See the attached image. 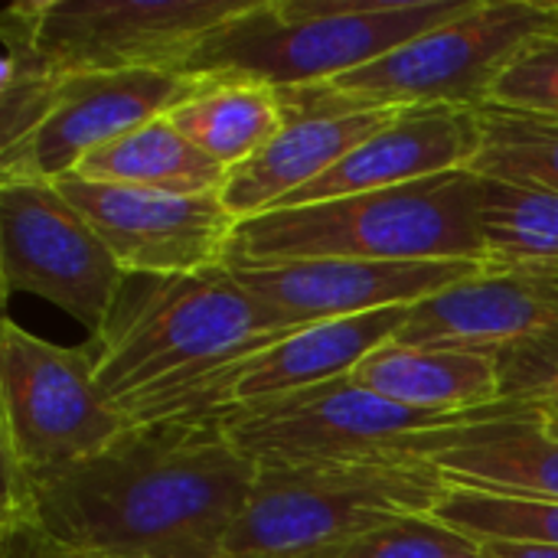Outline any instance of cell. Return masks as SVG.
I'll return each mask as SVG.
<instances>
[{
    "label": "cell",
    "instance_id": "cell-19",
    "mask_svg": "<svg viewBox=\"0 0 558 558\" xmlns=\"http://www.w3.org/2000/svg\"><path fill=\"white\" fill-rule=\"evenodd\" d=\"M363 389L422 412L464 415L504 405V379L494 350L386 343L353 373Z\"/></svg>",
    "mask_w": 558,
    "mask_h": 558
},
{
    "label": "cell",
    "instance_id": "cell-2",
    "mask_svg": "<svg viewBox=\"0 0 558 558\" xmlns=\"http://www.w3.org/2000/svg\"><path fill=\"white\" fill-rule=\"evenodd\" d=\"M294 330L219 265L124 275L88 347L98 389L128 425L216 422L229 369Z\"/></svg>",
    "mask_w": 558,
    "mask_h": 558
},
{
    "label": "cell",
    "instance_id": "cell-32",
    "mask_svg": "<svg viewBox=\"0 0 558 558\" xmlns=\"http://www.w3.org/2000/svg\"><path fill=\"white\" fill-rule=\"evenodd\" d=\"M98 558H147V556H98Z\"/></svg>",
    "mask_w": 558,
    "mask_h": 558
},
{
    "label": "cell",
    "instance_id": "cell-11",
    "mask_svg": "<svg viewBox=\"0 0 558 558\" xmlns=\"http://www.w3.org/2000/svg\"><path fill=\"white\" fill-rule=\"evenodd\" d=\"M62 196L92 222L124 275H196L219 268L239 219L222 193L167 196L134 186L56 180Z\"/></svg>",
    "mask_w": 558,
    "mask_h": 558
},
{
    "label": "cell",
    "instance_id": "cell-18",
    "mask_svg": "<svg viewBox=\"0 0 558 558\" xmlns=\"http://www.w3.org/2000/svg\"><path fill=\"white\" fill-rule=\"evenodd\" d=\"M543 330H549V317L526 278L520 271L487 268L464 284L415 304L396 343L500 350Z\"/></svg>",
    "mask_w": 558,
    "mask_h": 558
},
{
    "label": "cell",
    "instance_id": "cell-14",
    "mask_svg": "<svg viewBox=\"0 0 558 558\" xmlns=\"http://www.w3.org/2000/svg\"><path fill=\"white\" fill-rule=\"evenodd\" d=\"M232 278L291 327L415 307L487 271L481 262H356L311 258L284 265H226Z\"/></svg>",
    "mask_w": 558,
    "mask_h": 558
},
{
    "label": "cell",
    "instance_id": "cell-17",
    "mask_svg": "<svg viewBox=\"0 0 558 558\" xmlns=\"http://www.w3.org/2000/svg\"><path fill=\"white\" fill-rule=\"evenodd\" d=\"M409 317L412 307H389L294 330L291 337L258 350L255 356L229 369L226 412L235 405L301 392L350 376L369 353L392 343Z\"/></svg>",
    "mask_w": 558,
    "mask_h": 558
},
{
    "label": "cell",
    "instance_id": "cell-21",
    "mask_svg": "<svg viewBox=\"0 0 558 558\" xmlns=\"http://www.w3.org/2000/svg\"><path fill=\"white\" fill-rule=\"evenodd\" d=\"M167 118L226 170L252 160L284 124L275 88L235 78H199V88Z\"/></svg>",
    "mask_w": 558,
    "mask_h": 558
},
{
    "label": "cell",
    "instance_id": "cell-13",
    "mask_svg": "<svg viewBox=\"0 0 558 558\" xmlns=\"http://www.w3.org/2000/svg\"><path fill=\"white\" fill-rule=\"evenodd\" d=\"M284 124L252 160L229 170L222 183L226 209L245 222L278 209L288 196L330 173L347 154L389 128L402 108H383L317 85L275 88Z\"/></svg>",
    "mask_w": 558,
    "mask_h": 558
},
{
    "label": "cell",
    "instance_id": "cell-31",
    "mask_svg": "<svg viewBox=\"0 0 558 558\" xmlns=\"http://www.w3.org/2000/svg\"><path fill=\"white\" fill-rule=\"evenodd\" d=\"M549 428H553V432L558 435V409H553V412H549Z\"/></svg>",
    "mask_w": 558,
    "mask_h": 558
},
{
    "label": "cell",
    "instance_id": "cell-5",
    "mask_svg": "<svg viewBox=\"0 0 558 558\" xmlns=\"http://www.w3.org/2000/svg\"><path fill=\"white\" fill-rule=\"evenodd\" d=\"M445 494L422 461L258 464L219 558H343L402 517H432Z\"/></svg>",
    "mask_w": 558,
    "mask_h": 558
},
{
    "label": "cell",
    "instance_id": "cell-24",
    "mask_svg": "<svg viewBox=\"0 0 558 558\" xmlns=\"http://www.w3.org/2000/svg\"><path fill=\"white\" fill-rule=\"evenodd\" d=\"M477 111L481 147L468 170L487 180L543 186L558 193V118L490 105Z\"/></svg>",
    "mask_w": 558,
    "mask_h": 558
},
{
    "label": "cell",
    "instance_id": "cell-25",
    "mask_svg": "<svg viewBox=\"0 0 558 558\" xmlns=\"http://www.w3.org/2000/svg\"><path fill=\"white\" fill-rule=\"evenodd\" d=\"M432 517L481 546L510 543L558 549V504L553 500H517L448 487Z\"/></svg>",
    "mask_w": 558,
    "mask_h": 558
},
{
    "label": "cell",
    "instance_id": "cell-30",
    "mask_svg": "<svg viewBox=\"0 0 558 558\" xmlns=\"http://www.w3.org/2000/svg\"><path fill=\"white\" fill-rule=\"evenodd\" d=\"M484 558H558V549L546 546H510V543H487Z\"/></svg>",
    "mask_w": 558,
    "mask_h": 558
},
{
    "label": "cell",
    "instance_id": "cell-8",
    "mask_svg": "<svg viewBox=\"0 0 558 558\" xmlns=\"http://www.w3.org/2000/svg\"><path fill=\"white\" fill-rule=\"evenodd\" d=\"M553 26H558V3L477 0L464 16L327 85L383 108H484L513 52Z\"/></svg>",
    "mask_w": 558,
    "mask_h": 558
},
{
    "label": "cell",
    "instance_id": "cell-4",
    "mask_svg": "<svg viewBox=\"0 0 558 558\" xmlns=\"http://www.w3.org/2000/svg\"><path fill=\"white\" fill-rule=\"evenodd\" d=\"M474 3L477 0H248L199 39L183 75L258 82L268 88L333 82L464 16Z\"/></svg>",
    "mask_w": 558,
    "mask_h": 558
},
{
    "label": "cell",
    "instance_id": "cell-9",
    "mask_svg": "<svg viewBox=\"0 0 558 558\" xmlns=\"http://www.w3.org/2000/svg\"><path fill=\"white\" fill-rule=\"evenodd\" d=\"M0 275L7 294L43 298L92 337L124 278L92 222L46 180L0 183Z\"/></svg>",
    "mask_w": 558,
    "mask_h": 558
},
{
    "label": "cell",
    "instance_id": "cell-28",
    "mask_svg": "<svg viewBox=\"0 0 558 558\" xmlns=\"http://www.w3.org/2000/svg\"><path fill=\"white\" fill-rule=\"evenodd\" d=\"M497 353L504 399L558 409V327L507 343Z\"/></svg>",
    "mask_w": 558,
    "mask_h": 558
},
{
    "label": "cell",
    "instance_id": "cell-26",
    "mask_svg": "<svg viewBox=\"0 0 558 558\" xmlns=\"http://www.w3.org/2000/svg\"><path fill=\"white\" fill-rule=\"evenodd\" d=\"M487 105L558 118V26L536 33L513 52L500 69Z\"/></svg>",
    "mask_w": 558,
    "mask_h": 558
},
{
    "label": "cell",
    "instance_id": "cell-16",
    "mask_svg": "<svg viewBox=\"0 0 558 558\" xmlns=\"http://www.w3.org/2000/svg\"><path fill=\"white\" fill-rule=\"evenodd\" d=\"M428 464L448 487L558 504V435L543 405L441 432Z\"/></svg>",
    "mask_w": 558,
    "mask_h": 558
},
{
    "label": "cell",
    "instance_id": "cell-1",
    "mask_svg": "<svg viewBox=\"0 0 558 558\" xmlns=\"http://www.w3.org/2000/svg\"><path fill=\"white\" fill-rule=\"evenodd\" d=\"M255 474L219 422L128 425L101 454L36 481V523L92 556L219 558Z\"/></svg>",
    "mask_w": 558,
    "mask_h": 558
},
{
    "label": "cell",
    "instance_id": "cell-22",
    "mask_svg": "<svg viewBox=\"0 0 558 558\" xmlns=\"http://www.w3.org/2000/svg\"><path fill=\"white\" fill-rule=\"evenodd\" d=\"M43 0H16L0 13V150L23 144L56 108L65 75L39 52Z\"/></svg>",
    "mask_w": 558,
    "mask_h": 558
},
{
    "label": "cell",
    "instance_id": "cell-23",
    "mask_svg": "<svg viewBox=\"0 0 558 558\" xmlns=\"http://www.w3.org/2000/svg\"><path fill=\"white\" fill-rule=\"evenodd\" d=\"M481 235L494 271L558 265V193L481 177Z\"/></svg>",
    "mask_w": 558,
    "mask_h": 558
},
{
    "label": "cell",
    "instance_id": "cell-10",
    "mask_svg": "<svg viewBox=\"0 0 558 558\" xmlns=\"http://www.w3.org/2000/svg\"><path fill=\"white\" fill-rule=\"evenodd\" d=\"M248 0H43L39 52L59 75L180 72Z\"/></svg>",
    "mask_w": 558,
    "mask_h": 558
},
{
    "label": "cell",
    "instance_id": "cell-15",
    "mask_svg": "<svg viewBox=\"0 0 558 558\" xmlns=\"http://www.w3.org/2000/svg\"><path fill=\"white\" fill-rule=\"evenodd\" d=\"M481 147L477 108H402L399 118L347 154L330 173L288 196L278 209L343 199L356 193L405 186L415 180L468 170Z\"/></svg>",
    "mask_w": 558,
    "mask_h": 558
},
{
    "label": "cell",
    "instance_id": "cell-6",
    "mask_svg": "<svg viewBox=\"0 0 558 558\" xmlns=\"http://www.w3.org/2000/svg\"><path fill=\"white\" fill-rule=\"evenodd\" d=\"M517 405L523 402L464 415L422 412L389 402L353 383V376H343L301 392L235 405L216 422L255 464H360L418 461V441L428 432L494 418Z\"/></svg>",
    "mask_w": 558,
    "mask_h": 558
},
{
    "label": "cell",
    "instance_id": "cell-3",
    "mask_svg": "<svg viewBox=\"0 0 558 558\" xmlns=\"http://www.w3.org/2000/svg\"><path fill=\"white\" fill-rule=\"evenodd\" d=\"M311 258L487 265L481 177L451 170L405 186L262 213L239 222L222 265H284Z\"/></svg>",
    "mask_w": 558,
    "mask_h": 558
},
{
    "label": "cell",
    "instance_id": "cell-27",
    "mask_svg": "<svg viewBox=\"0 0 558 558\" xmlns=\"http://www.w3.org/2000/svg\"><path fill=\"white\" fill-rule=\"evenodd\" d=\"M343 558H484V546L435 517H402L369 533Z\"/></svg>",
    "mask_w": 558,
    "mask_h": 558
},
{
    "label": "cell",
    "instance_id": "cell-20",
    "mask_svg": "<svg viewBox=\"0 0 558 558\" xmlns=\"http://www.w3.org/2000/svg\"><path fill=\"white\" fill-rule=\"evenodd\" d=\"M72 177L88 183L134 186L167 196H206L222 193L229 170L203 154L167 114L98 147Z\"/></svg>",
    "mask_w": 558,
    "mask_h": 558
},
{
    "label": "cell",
    "instance_id": "cell-12",
    "mask_svg": "<svg viewBox=\"0 0 558 558\" xmlns=\"http://www.w3.org/2000/svg\"><path fill=\"white\" fill-rule=\"evenodd\" d=\"M196 88L199 78L154 69L65 75L49 118L23 144L0 150V183H56L98 147L170 114Z\"/></svg>",
    "mask_w": 558,
    "mask_h": 558
},
{
    "label": "cell",
    "instance_id": "cell-29",
    "mask_svg": "<svg viewBox=\"0 0 558 558\" xmlns=\"http://www.w3.org/2000/svg\"><path fill=\"white\" fill-rule=\"evenodd\" d=\"M0 556L3 558H98L78 546L52 539L43 526L29 523L10 533H0Z\"/></svg>",
    "mask_w": 558,
    "mask_h": 558
},
{
    "label": "cell",
    "instance_id": "cell-7",
    "mask_svg": "<svg viewBox=\"0 0 558 558\" xmlns=\"http://www.w3.org/2000/svg\"><path fill=\"white\" fill-rule=\"evenodd\" d=\"M128 422L95 379L92 347H56L16 320L0 330V451L36 481L101 454Z\"/></svg>",
    "mask_w": 558,
    "mask_h": 558
}]
</instances>
